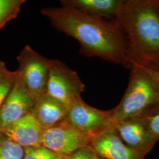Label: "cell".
<instances>
[{"mask_svg":"<svg viewBox=\"0 0 159 159\" xmlns=\"http://www.w3.org/2000/svg\"><path fill=\"white\" fill-rule=\"evenodd\" d=\"M24 148L0 132V159H23Z\"/></svg>","mask_w":159,"mask_h":159,"instance_id":"cell-16","label":"cell"},{"mask_svg":"<svg viewBox=\"0 0 159 159\" xmlns=\"http://www.w3.org/2000/svg\"><path fill=\"white\" fill-rule=\"evenodd\" d=\"M65 120L90 136L113 125L112 110H102L85 103L81 97L68 108Z\"/></svg>","mask_w":159,"mask_h":159,"instance_id":"cell-6","label":"cell"},{"mask_svg":"<svg viewBox=\"0 0 159 159\" xmlns=\"http://www.w3.org/2000/svg\"><path fill=\"white\" fill-rule=\"evenodd\" d=\"M143 120L152 136L159 140V104L143 116Z\"/></svg>","mask_w":159,"mask_h":159,"instance_id":"cell-17","label":"cell"},{"mask_svg":"<svg viewBox=\"0 0 159 159\" xmlns=\"http://www.w3.org/2000/svg\"><path fill=\"white\" fill-rule=\"evenodd\" d=\"M68 108L56 98L47 93L35 100L31 113L45 129L65 119Z\"/></svg>","mask_w":159,"mask_h":159,"instance_id":"cell-12","label":"cell"},{"mask_svg":"<svg viewBox=\"0 0 159 159\" xmlns=\"http://www.w3.org/2000/svg\"><path fill=\"white\" fill-rule=\"evenodd\" d=\"M34 103L35 99L18 73L11 91L0 107V131L30 113Z\"/></svg>","mask_w":159,"mask_h":159,"instance_id":"cell-8","label":"cell"},{"mask_svg":"<svg viewBox=\"0 0 159 159\" xmlns=\"http://www.w3.org/2000/svg\"><path fill=\"white\" fill-rule=\"evenodd\" d=\"M18 71H12L0 60V107L11 91L18 77Z\"/></svg>","mask_w":159,"mask_h":159,"instance_id":"cell-14","label":"cell"},{"mask_svg":"<svg viewBox=\"0 0 159 159\" xmlns=\"http://www.w3.org/2000/svg\"><path fill=\"white\" fill-rule=\"evenodd\" d=\"M145 67L159 83V65H151Z\"/></svg>","mask_w":159,"mask_h":159,"instance_id":"cell-20","label":"cell"},{"mask_svg":"<svg viewBox=\"0 0 159 159\" xmlns=\"http://www.w3.org/2000/svg\"><path fill=\"white\" fill-rule=\"evenodd\" d=\"M114 21L125 35L129 67L159 65V0H123Z\"/></svg>","mask_w":159,"mask_h":159,"instance_id":"cell-2","label":"cell"},{"mask_svg":"<svg viewBox=\"0 0 159 159\" xmlns=\"http://www.w3.org/2000/svg\"><path fill=\"white\" fill-rule=\"evenodd\" d=\"M17 59V71L34 99L46 93L51 59L41 56L30 46L24 47Z\"/></svg>","mask_w":159,"mask_h":159,"instance_id":"cell-5","label":"cell"},{"mask_svg":"<svg viewBox=\"0 0 159 159\" xmlns=\"http://www.w3.org/2000/svg\"><path fill=\"white\" fill-rule=\"evenodd\" d=\"M45 130L30 113L8 125L0 132L25 148L42 146Z\"/></svg>","mask_w":159,"mask_h":159,"instance_id":"cell-11","label":"cell"},{"mask_svg":"<svg viewBox=\"0 0 159 159\" xmlns=\"http://www.w3.org/2000/svg\"><path fill=\"white\" fill-rule=\"evenodd\" d=\"M91 136L64 120L46 129L42 146L60 155H68L89 144Z\"/></svg>","mask_w":159,"mask_h":159,"instance_id":"cell-7","label":"cell"},{"mask_svg":"<svg viewBox=\"0 0 159 159\" xmlns=\"http://www.w3.org/2000/svg\"><path fill=\"white\" fill-rule=\"evenodd\" d=\"M84 90V84L75 71L59 60H51L46 93L68 108L81 97V94Z\"/></svg>","mask_w":159,"mask_h":159,"instance_id":"cell-4","label":"cell"},{"mask_svg":"<svg viewBox=\"0 0 159 159\" xmlns=\"http://www.w3.org/2000/svg\"><path fill=\"white\" fill-rule=\"evenodd\" d=\"M97 156L89 146L80 148L73 153L63 156V159H95Z\"/></svg>","mask_w":159,"mask_h":159,"instance_id":"cell-19","label":"cell"},{"mask_svg":"<svg viewBox=\"0 0 159 159\" xmlns=\"http://www.w3.org/2000/svg\"><path fill=\"white\" fill-rule=\"evenodd\" d=\"M119 104L112 109L114 122L142 117L159 104V83L145 67L133 65Z\"/></svg>","mask_w":159,"mask_h":159,"instance_id":"cell-3","label":"cell"},{"mask_svg":"<svg viewBox=\"0 0 159 159\" xmlns=\"http://www.w3.org/2000/svg\"><path fill=\"white\" fill-rule=\"evenodd\" d=\"M55 159H63V155H60Z\"/></svg>","mask_w":159,"mask_h":159,"instance_id":"cell-21","label":"cell"},{"mask_svg":"<svg viewBox=\"0 0 159 159\" xmlns=\"http://www.w3.org/2000/svg\"><path fill=\"white\" fill-rule=\"evenodd\" d=\"M102 159V158H100V157H98V156H97L96 158V159Z\"/></svg>","mask_w":159,"mask_h":159,"instance_id":"cell-22","label":"cell"},{"mask_svg":"<svg viewBox=\"0 0 159 159\" xmlns=\"http://www.w3.org/2000/svg\"><path fill=\"white\" fill-rule=\"evenodd\" d=\"M62 7L74 8L92 17L116 18L123 0H61Z\"/></svg>","mask_w":159,"mask_h":159,"instance_id":"cell-13","label":"cell"},{"mask_svg":"<svg viewBox=\"0 0 159 159\" xmlns=\"http://www.w3.org/2000/svg\"><path fill=\"white\" fill-rule=\"evenodd\" d=\"M60 154L48 150L43 146L24 148L23 159H55Z\"/></svg>","mask_w":159,"mask_h":159,"instance_id":"cell-18","label":"cell"},{"mask_svg":"<svg viewBox=\"0 0 159 159\" xmlns=\"http://www.w3.org/2000/svg\"><path fill=\"white\" fill-rule=\"evenodd\" d=\"M89 146L103 159H145L146 156L129 148L113 125L91 137Z\"/></svg>","mask_w":159,"mask_h":159,"instance_id":"cell-9","label":"cell"},{"mask_svg":"<svg viewBox=\"0 0 159 159\" xmlns=\"http://www.w3.org/2000/svg\"><path fill=\"white\" fill-rule=\"evenodd\" d=\"M41 14L57 31L77 40L80 52L129 67L125 35L118 24L67 7L44 8Z\"/></svg>","mask_w":159,"mask_h":159,"instance_id":"cell-1","label":"cell"},{"mask_svg":"<svg viewBox=\"0 0 159 159\" xmlns=\"http://www.w3.org/2000/svg\"><path fill=\"white\" fill-rule=\"evenodd\" d=\"M114 127L120 139L129 148L144 156L158 142L148 131L142 117L114 122Z\"/></svg>","mask_w":159,"mask_h":159,"instance_id":"cell-10","label":"cell"},{"mask_svg":"<svg viewBox=\"0 0 159 159\" xmlns=\"http://www.w3.org/2000/svg\"><path fill=\"white\" fill-rule=\"evenodd\" d=\"M25 0H0V30L17 18Z\"/></svg>","mask_w":159,"mask_h":159,"instance_id":"cell-15","label":"cell"}]
</instances>
